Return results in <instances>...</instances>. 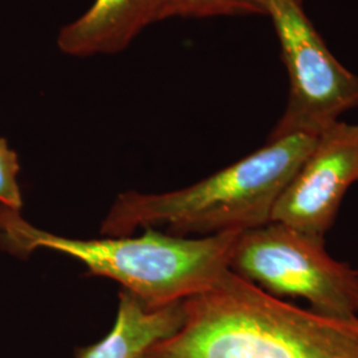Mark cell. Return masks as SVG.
Segmentation results:
<instances>
[{
  "instance_id": "obj_1",
  "label": "cell",
  "mask_w": 358,
  "mask_h": 358,
  "mask_svg": "<svg viewBox=\"0 0 358 358\" xmlns=\"http://www.w3.org/2000/svg\"><path fill=\"white\" fill-rule=\"evenodd\" d=\"M182 310L177 332L142 358H358V317L297 307L230 269Z\"/></svg>"
},
{
  "instance_id": "obj_2",
  "label": "cell",
  "mask_w": 358,
  "mask_h": 358,
  "mask_svg": "<svg viewBox=\"0 0 358 358\" xmlns=\"http://www.w3.org/2000/svg\"><path fill=\"white\" fill-rule=\"evenodd\" d=\"M317 137L267 138L264 146L189 187L162 194L122 192L101 223L105 236L166 229L192 238L245 231L272 222L282 192L312 153Z\"/></svg>"
},
{
  "instance_id": "obj_3",
  "label": "cell",
  "mask_w": 358,
  "mask_h": 358,
  "mask_svg": "<svg viewBox=\"0 0 358 358\" xmlns=\"http://www.w3.org/2000/svg\"><path fill=\"white\" fill-rule=\"evenodd\" d=\"M243 231L185 238L146 229L140 236L75 239L41 230L0 206V247L19 257L40 248L80 260L92 275L122 285L146 307L183 301L211 287L229 269L231 254Z\"/></svg>"
},
{
  "instance_id": "obj_4",
  "label": "cell",
  "mask_w": 358,
  "mask_h": 358,
  "mask_svg": "<svg viewBox=\"0 0 358 358\" xmlns=\"http://www.w3.org/2000/svg\"><path fill=\"white\" fill-rule=\"evenodd\" d=\"M229 269L278 299H306L320 315L358 317L357 269L334 260L324 238L282 222L241 232Z\"/></svg>"
},
{
  "instance_id": "obj_5",
  "label": "cell",
  "mask_w": 358,
  "mask_h": 358,
  "mask_svg": "<svg viewBox=\"0 0 358 358\" xmlns=\"http://www.w3.org/2000/svg\"><path fill=\"white\" fill-rule=\"evenodd\" d=\"M289 78L288 101L268 138L320 136L358 108V75L333 55L306 11L304 0H263Z\"/></svg>"
},
{
  "instance_id": "obj_6",
  "label": "cell",
  "mask_w": 358,
  "mask_h": 358,
  "mask_svg": "<svg viewBox=\"0 0 358 358\" xmlns=\"http://www.w3.org/2000/svg\"><path fill=\"white\" fill-rule=\"evenodd\" d=\"M356 182L358 124L337 121L317 136L312 153L280 195L272 220L325 238L345 192Z\"/></svg>"
},
{
  "instance_id": "obj_7",
  "label": "cell",
  "mask_w": 358,
  "mask_h": 358,
  "mask_svg": "<svg viewBox=\"0 0 358 358\" xmlns=\"http://www.w3.org/2000/svg\"><path fill=\"white\" fill-rule=\"evenodd\" d=\"M169 0H94L90 10L62 28L60 51L76 57L124 51L146 27L166 20Z\"/></svg>"
},
{
  "instance_id": "obj_8",
  "label": "cell",
  "mask_w": 358,
  "mask_h": 358,
  "mask_svg": "<svg viewBox=\"0 0 358 358\" xmlns=\"http://www.w3.org/2000/svg\"><path fill=\"white\" fill-rule=\"evenodd\" d=\"M115 325L93 345L77 350V358H142L149 348L177 332L182 321V301L149 308L122 289Z\"/></svg>"
},
{
  "instance_id": "obj_9",
  "label": "cell",
  "mask_w": 358,
  "mask_h": 358,
  "mask_svg": "<svg viewBox=\"0 0 358 358\" xmlns=\"http://www.w3.org/2000/svg\"><path fill=\"white\" fill-rule=\"evenodd\" d=\"M264 15L263 0H169L166 19H208Z\"/></svg>"
},
{
  "instance_id": "obj_10",
  "label": "cell",
  "mask_w": 358,
  "mask_h": 358,
  "mask_svg": "<svg viewBox=\"0 0 358 358\" xmlns=\"http://www.w3.org/2000/svg\"><path fill=\"white\" fill-rule=\"evenodd\" d=\"M20 164L17 153L0 137V206L20 211L23 198L19 186Z\"/></svg>"
}]
</instances>
